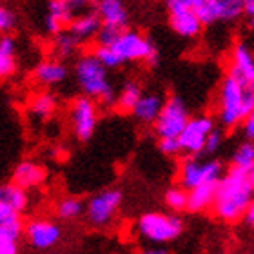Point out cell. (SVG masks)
I'll return each instance as SVG.
<instances>
[{"instance_id": "cell-25", "label": "cell", "mask_w": 254, "mask_h": 254, "mask_svg": "<svg viewBox=\"0 0 254 254\" xmlns=\"http://www.w3.org/2000/svg\"><path fill=\"white\" fill-rule=\"evenodd\" d=\"M196 13H198V16L201 18L203 26L225 20V9H223L222 0H201Z\"/></svg>"}, {"instance_id": "cell-10", "label": "cell", "mask_w": 254, "mask_h": 254, "mask_svg": "<svg viewBox=\"0 0 254 254\" xmlns=\"http://www.w3.org/2000/svg\"><path fill=\"white\" fill-rule=\"evenodd\" d=\"M214 129V120L207 115H200V117L189 118L187 126L184 127V131L180 132V145L182 153H187L190 156L203 153L207 143V138Z\"/></svg>"}, {"instance_id": "cell-27", "label": "cell", "mask_w": 254, "mask_h": 254, "mask_svg": "<svg viewBox=\"0 0 254 254\" xmlns=\"http://www.w3.org/2000/svg\"><path fill=\"white\" fill-rule=\"evenodd\" d=\"M48 16H51V18H55V20H59L64 27H67L76 15L71 11V7H69L64 0H49Z\"/></svg>"}, {"instance_id": "cell-14", "label": "cell", "mask_w": 254, "mask_h": 254, "mask_svg": "<svg viewBox=\"0 0 254 254\" xmlns=\"http://www.w3.org/2000/svg\"><path fill=\"white\" fill-rule=\"evenodd\" d=\"M95 11L104 26L126 29L129 24V13L124 0H96Z\"/></svg>"}, {"instance_id": "cell-29", "label": "cell", "mask_w": 254, "mask_h": 254, "mask_svg": "<svg viewBox=\"0 0 254 254\" xmlns=\"http://www.w3.org/2000/svg\"><path fill=\"white\" fill-rule=\"evenodd\" d=\"M80 44L74 40L67 31H62L59 33L57 37H55V42H53V48H55V53L62 57V59H67L71 55L74 53V49L78 48Z\"/></svg>"}, {"instance_id": "cell-32", "label": "cell", "mask_w": 254, "mask_h": 254, "mask_svg": "<svg viewBox=\"0 0 254 254\" xmlns=\"http://www.w3.org/2000/svg\"><path fill=\"white\" fill-rule=\"evenodd\" d=\"M120 31L122 29H118V27H111V26H104L102 24L100 31H98V35H96V46H111L115 40H117V37L120 35Z\"/></svg>"}, {"instance_id": "cell-15", "label": "cell", "mask_w": 254, "mask_h": 254, "mask_svg": "<svg viewBox=\"0 0 254 254\" xmlns=\"http://www.w3.org/2000/svg\"><path fill=\"white\" fill-rule=\"evenodd\" d=\"M169 24L173 31L182 38H194L201 33L203 22L192 9L169 11Z\"/></svg>"}, {"instance_id": "cell-17", "label": "cell", "mask_w": 254, "mask_h": 254, "mask_svg": "<svg viewBox=\"0 0 254 254\" xmlns=\"http://www.w3.org/2000/svg\"><path fill=\"white\" fill-rule=\"evenodd\" d=\"M46 176H48V173L42 165H38L37 162H31V160L20 162L13 171V182L27 190L42 186L46 182Z\"/></svg>"}, {"instance_id": "cell-40", "label": "cell", "mask_w": 254, "mask_h": 254, "mask_svg": "<svg viewBox=\"0 0 254 254\" xmlns=\"http://www.w3.org/2000/svg\"><path fill=\"white\" fill-rule=\"evenodd\" d=\"M244 132H245V136L254 142V111L244 120Z\"/></svg>"}, {"instance_id": "cell-1", "label": "cell", "mask_w": 254, "mask_h": 254, "mask_svg": "<svg viewBox=\"0 0 254 254\" xmlns=\"http://www.w3.org/2000/svg\"><path fill=\"white\" fill-rule=\"evenodd\" d=\"M253 196L254 190L249 173L231 167L227 175L222 176L218 182L212 209L225 222H236L242 216H245L249 205L253 203Z\"/></svg>"}, {"instance_id": "cell-16", "label": "cell", "mask_w": 254, "mask_h": 254, "mask_svg": "<svg viewBox=\"0 0 254 254\" xmlns=\"http://www.w3.org/2000/svg\"><path fill=\"white\" fill-rule=\"evenodd\" d=\"M33 78H35L37 84L46 85V87H53V85L62 84L64 80L67 78V67L59 59L42 60L33 69Z\"/></svg>"}, {"instance_id": "cell-43", "label": "cell", "mask_w": 254, "mask_h": 254, "mask_svg": "<svg viewBox=\"0 0 254 254\" xmlns=\"http://www.w3.org/2000/svg\"><path fill=\"white\" fill-rule=\"evenodd\" d=\"M245 218H247V222H249L251 225H254V201L249 205L247 212H245Z\"/></svg>"}, {"instance_id": "cell-12", "label": "cell", "mask_w": 254, "mask_h": 254, "mask_svg": "<svg viewBox=\"0 0 254 254\" xmlns=\"http://www.w3.org/2000/svg\"><path fill=\"white\" fill-rule=\"evenodd\" d=\"M229 74L247 87H254V53L247 44L238 42L229 57Z\"/></svg>"}, {"instance_id": "cell-35", "label": "cell", "mask_w": 254, "mask_h": 254, "mask_svg": "<svg viewBox=\"0 0 254 254\" xmlns=\"http://www.w3.org/2000/svg\"><path fill=\"white\" fill-rule=\"evenodd\" d=\"M64 2L71 7V11H73L74 15L95 11V5H96V0H64Z\"/></svg>"}, {"instance_id": "cell-44", "label": "cell", "mask_w": 254, "mask_h": 254, "mask_svg": "<svg viewBox=\"0 0 254 254\" xmlns=\"http://www.w3.org/2000/svg\"><path fill=\"white\" fill-rule=\"evenodd\" d=\"M251 184H253V190H254V171L251 173Z\"/></svg>"}, {"instance_id": "cell-4", "label": "cell", "mask_w": 254, "mask_h": 254, "mask_svg": "<svg viewBox=\"0 0 254 254\" xmlns=\"http://www.w3.org/2000/svg\"><path fill=\"white\" fill-rule=\"evenodd\" d=\"M111 49L117 53L122 64L127 62H145L154 65L158 62V49L145 35L134 29H122L117 40L111 44Z\"/></svg>"}, {"instance_id": "cell-24", "label": "cell", "mask_w": 254, "mask_h": 254, "mask_svg": "<svg viewBox=\"0 0 254 254\" xmlns=\"http://www.w3.org/2000/svg\"><path fill=\"white\" fill-rule=\"evenodd\" d=\"M142 95L143 93H142L140 84L134 82V80H129V82H126V84L122 85L120 93L117 95L115 106H117V109L120 113H132V109H134V106L138 104V100H140Z\"/></svg>"}, {"instance_id": "cell-8", "label": "cell", "mask_w": 254, "mask_h": 254, "mask_svg": "<svg viewBox=\"0 0 254 254\" xmlns=\"http://www.w3.org/2000/svg\"><path fill=\"white\" fill-rule=\"evenodd\" d=\"M69 120H71L74 136L78 138L80 142H87L95 134L96 124H98L96 100L85 95L74 98L69 107Z\"/></svg>"}, {"instance_id": "cell-37", "label": "cell", "mask_w": 254, "mask_h": 254, "mask_svg": "<svg viewBox=\"0 0 254 254\" xmlns=\"http://www.w3.org/2000/svg\"><path fill=\"white\" fill-rule=\"evenodd\" d=\"M201 0H165L167 11H178V9H192L196 11Z\"/></svg>"}, {"instance_id": "cell-30", "label": "cell", "mask_w": 254, "mask_h": 254, "mask_svg": "<svg viewBox=\"0 0 254 254\" xmlns=\"http://www.w3.org/2000/svg\"><path fill=\"white\" fill-rule=\"evenodd\" d=\"M187 201H189V190L184 189V187H173V189L165 192V203L173 211L187 209Z\"/></svg>"}, {"instance_id": "cell-23", "label": "cell", "mask_w": 254, "mask_h": 254, "mask_svg": "<svg viewBox=\"0 0 254 254\" xmlns=\"http://www.w3.org/2000/svg\"><path fill=\"white\" fill-rule=\"evenodd\" d=\"M27 111L37 120H48L57 111V98L51 93H38L29 100Z\"/></svg>"}, {"instance_id": "cell-9", "label": "cell", "mask_w": 254, "mask_h": 254, "mask_svg": "<svg viewBox=\"0 0 254 254\" xmlns=\"http://www.w3.org/2000/svg\"><path fill=\"white\" fill-rule=\"evenodd\" d=\"M120 203H122V192L118 189L102 190L87 201V207H85L87 220L95 227H104L115 218Z\"/></svg>"}, {"instance_id": "cell-41", "label": "cell", "mask_w": 254, "mask_h": 254, "mask_svg": "<svg viewBox=\"0 0 254 254\" xmlns=\"http://www.w3.org/2000/svg\"><path fill=\"white\" fill-rule=\"evenodd\" d=\"M242 4H244L245 15H249L251 18H254V0H242Z\"/></svg>"}, {"instance_id": "cell-7", "label": "cell", "mask_w": 254, "mask_h": 254, "mask_svg": "<svg viewBox=\"0 0 254 254\" xmlns=\"http://www.w3.org/2000/svg\"><path fill=\"white\" fill-rule=\"evenodd\" d=\"M222 164L216 162V160H207V162H201V160L190 156L186 158L180 165V184L184 189L190 190L194 187L201 186V184H209V182H220L222 178Z\"/></svg>"}, {"instance_id": "cell-38", "label": "cell", "mask_w": 254, "mask_h": 254, "mask_svg": "<svg viewBox=\"0 0 254 254\" xmlns=\"http://www.w3.org/2000/svg\"><path fill=\"white\" fill-rule=\"evenodd\" d=\"M16 220H20V212H16L15 209L5 205L4 201H0V225H7L11 222H16Z\"/></svg>"}, {"instance_id": "cell-19", "label": "cell", "mask_w": 254, "mask_h": 254, "mask_svg": "<svg viewBox=\"0 0 254 254\" xmlns=\"http://www.w3.org/2000/svg\"><path fill=\"white\" fill-rule=\"evenodd\" d=\"M16 71V42L9 33L0 35V78H9Z\"/></svg>"}, {"instance_id": "cell-45", "label": "cell", "mask_w": 254, "mask_h": 254, "mask_svg": "<svg viewBox=\"0 0 254 254\" xmlns=\"http://www.w3.org/2000/svg\"><path fill=\"white\" fill-rule=\"evenodd\" d=\"M253 22H254V18H253Z\"/></svg>"}, {"instance_id": "cell-28", "label": "cell", "mask_w": 254, "mask_h": 254, "mask_svg": "<svg viewBox=\"0 0 254 254\" xmlns=\"http://www.w3.org/2000/svg\"><path fill=\"white\" fill-rule=\"evenodd\" d=\"M55 212L60 220H74L84 212V203L78 198H65V200L59 201Z\"/></svg>"}, {"instance_id": "cell-18", "label": "cell", "mask_w": 254, "mask_h": 254, "mask_svg": "<svg viewBox=\"0 0 254 254\" xmlns=\"http://www.w3.org/2000/svg\"><path fill=\"white\" fill-rule=\"evenodd\" d=\"M164 104L165 100L160 95H156V93H143L131 115H134V118H136L138 122L154 124L156 118H158L160 111H162V107H164Z\"/></svg>"}, {"instance_id": "cell-11", "label": "cell", "mask_w": 254, "mask_h": 254, "mask_svg": "<svg viewBox=\"0 0 254 254\" xmlns=\"http://www.w3.org/2000/svg\"><path fill=\"white\" fill-rule=\"evenodd\" d=\"M24 233L31 247L38 251L51 249L62 238V229L51 220H31L24 225Z\"/></svg>"}, {"instance_id": "cell-36", "label": "cell", "mask_w": 254, "mask_h": 254, "mask_svg": "<svg viewBox=\"0 0 254 254\" xmlns=\"http://www.w3.org/2000/svg\"><path fill=\"white\" fill-rule=\"evenodd\" d=\"M15 15L11 13L7 7L4 5H0V35H4V33H9L13 27H15Z\"/></svg>"}, {"instance_id": "cell-2", "label": "cell", "mask_w": 254, "mask_h": 254, "mask_svg": "<svg viewBox=\"0 0 254 254\" xmlns=\"http://www.w3.org/2000/svg\"><path fill=\"white\" fill-rule=\"evenodd\" d=\"M254 111V87H247L231 74L220 84L218 93V117L225 127L244 124Z\"/></svg>"}, {"instance_id": "cell-26", "label": "cell", "mask_w": 254, "mask_h": 254, "mask_svg": "<svg viewBox=\"0 0 254 254\" xmlns=\"http://www.w3.org/2000/svg\"><path fill=\"white\" fill-rule=\"evenodd\" d=\"M233 167L244 171V173H253L254 171V142H245L238 145V149L233 154Z\"/></svg>"}, {"instance_id": "cell-39", "label": "cell", "mask_w": 254, "mask_h": 254, "mask_svg": "<svg viewBox=\"0 0 254 254\" xmlns=\"http://www.w3.org/2000/svg\"><path fill=\"white\" fill-rule=\"evenodd\" d=\"M222 132L218 131L216 127L211 131V134H209V138H207V143H205V153H209V154H212V153H216L218 149H220V145H222Z\"/></svg>"}, {"instance_id": "cell-20", "label": "cell", "mask_w": 254, "mask_h": 254, "mask_svg": "<svg viewBox=\"0 0 254 254\" xmlns=\"http://www.w3.org/2000/svg\"><path fill=\"white\" fill-rule=\"evenodd\" d=\"M218 182H209V184H201L189 190V201H187V209L189 211H203L207 207H212L214 198H216Z\"/></svg>"}, {"instance_id": "cell-5", "label": "cell", "mask_w": 254, "mask_h": 254, "mask_svg": "<svg viewBox=\"0 0 254 254\" xmlns=\"http://www.w3.org/2000/svg\"><path fill=\"white\" fill-rule=\"evenodd\" d=\"M138 233L153 244H167L178 238L182 233V220L164 212H147L138 220Z\"/></svg>"}, {"instance_id": "cell-13", "label": "cell", "mask_w": 254, "mask_h": 254, "mask_svg": "<svg viewBox=\"0 0 254 254\" xmlns=\"http://www.w3.org/2000/svg\"><path fill=\"white\" fill-rule=\"evenodd\" d=\"M102 27L100 16L96 15V11H87L82 15H76L73 18V22L65 27V31L76 40L78 44L89 42L93 38H96L98 31Z\"/></svg>"}, {"instance_id": "cell-34", "label": "cell", "mask_w": 254, "mask_h": 254, "mask_svg": "<svg viewBox=\"0 0 254 254\" xmlns=\"http://www.w3.org/2000/svg\"><path fill=\"white\" fill-rule=\"evenodd\" d=\"M223 9H225V20H234L244 13L242 0H222Z\"/></svg>"}, {"instance_id": "cell-31", "label": "cell", "mask_w": 254, "mask_h": 254, "mask_svg": "<svg viewBox=\"0 0 254 254\" xmlns=\"http://www.w3.org/2000/svg\"><path fill=\"white\" fill-rule=\"evenodd\" d=\"M93 53L96 55V59L100 60L107 69H115L122 65V62H120V59L117 57V53L111 49V46H96Z\"/></svg>"}, {"instance_id": "cell-42", "label": "cell", "mask_w": 254, "mask_h": 254, "mask_svg": "<svg viewBox=\"0 0 254 254\" xmlns=\"http://www.w3.org/2000/svg\"><path fill=\"white\" fill-rule=\"evenodd\" d=\"M138 254H167V251H165V249H160V247H149V249L140 251Z\"/></svg>"}, {"instance_id": "cell-3", "label": "cell", "mask_w": 254, "mask_h": 254, "mask_svg": "<svg viewBox=\"0 0 254 254\" xmlns=\"http://www.w3.org/2000/svg\"><path fill=\"white\" fill-rule=\"evenodd\" d=\"M107 71L109 69L96 59L95 53L82 55L74 64V78H76L80 91L93 100L111 106L115 104L117 96H115V89H113Z\"/></svg>"}, {"instance_id": "cell-21", "label": "cell", "mask_w": 254, "mask_h": 254, "mask_svg": "<svg viewBox=\"0 0 254 254\" xmlns=\"http://www.w3.org/2000/svg\"><path fill=\"white\" fill-rule=\"evenodd\" d=\"M0 201H4L5 205H9L11 209H15L16 212L22 214L27 209L29 194H27V189L16 186L15 182H11V184L0 186Z\"/></svg>"}, {"instance_id": "cell-6", "label": "cell", "mask_w": 254, "mask_h": 254, "mask_svg": "<svg viewBox=\"0 0 254 254\" xmlns=\"http://www.w3.org/2000/svg\"><path fill=\"white\" fill-rule=\"evenodd\" d=\"M187 122H189V111L184 100L178 96H171L169 100H165L153 126L158 138H178Z\"/></svg>"}, {"instance_id": "cell-33", "label": "cell", "mask_w": 254, "mask_h": 254, "mask_svg": "<svg viewBox=\"0 0 254 254\" xmlns=\"http://www.w3.org/2000/svg\"><path fill=\"white\" fill-rule=\"evenodd\" d=\"M158 147L167 156H175V154L182 153V145L178 138H160Z\"/></svg>"}, {"instance_id": "cell-22", "label": "cell", "mask_w": 254, "mask_h": 254, "mask_svg": "<svg viewBox=\"0 0 254 254\" xmlns=\"http://www.w3.org/2000/svg\"><path fill=\"white\" fill-rule=\"evenodd\" d=\"M24 233L22 220L11 222L7 225H0V254L18 253V240Z\"/></svg>"}]
</instances>
